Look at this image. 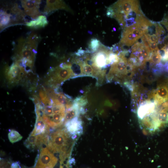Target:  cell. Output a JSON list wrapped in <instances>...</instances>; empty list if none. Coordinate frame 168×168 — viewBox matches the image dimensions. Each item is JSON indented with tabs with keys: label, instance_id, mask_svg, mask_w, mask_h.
<instances>
[{
	"label": "cell",
	"instance_id": "obj_1",
	"mask_svg": "<svg viewBox=\"0 0 168 168\" xmlns=\"http://www.w3.org/2000/svg\"><path fill=\"white\" fill-rule=\"evenodd\" d=\"M39 39L36 34L32 33L26 38L19 39L16 45L14 62L24 68L27 73L33 67Z\"/></svg>",
	"mask_w": 168,
	"mask_h": 168
},
{
	"label": "cell",
	"instance_id": "obj_2",
	"mask_svg": "<svg viewBox=\"0 0 168 168\" xmlns=\"http://www.w3.org/2000/svg\"><path fill=\"white\" fill-rule=\"evenodd\" d=\"M72 144L69 134L65 128L59 129L50 135L47 148L53 153H59L60 160H65L69 158Z\"/></svg>",
	"mask_w": 168,
	"mask_h": 168
},
{
	"label": "cell",
	"instance_id": "obj_3",
	"mask_svg": "<svg viewBox=\"0 0 168 168\" xmlns=\"http://www.w3.org/2000/svg\"><path fill=\"white\" fill-rule=\"evenodd\" d=\"M72 67L70 63H62L58 66L50 69L47 74L49 84L56 88L64 81L76 77Z\"/></svg>",
	"mask_w": 168,
	"mask_h": 168
},
{
	"label": "cell",
	"instance_id": "obj_4",
	"mask_svg": "<svg viewBox=\"0 0 168 168\" xmlns=\"http://www.w3.org/2000/svg\"><path fill=\"white\" fill-rule=\"evenodd\" d=\"M40 151L36 157L34 168H54L58 162V158L47 147H43Z\"/></svg>",
	"mask_w": 168,
	"mask_h": 168
},
{
	"label": "cell",
	"instance_id": "obj_5",
	"mask_svg": "<svg viewBox=\"0 0 168 168\" xmlns=\"http://www.w3.org/2000/svg\"><path fill=\"white\" fill-rule=\"evenodd\" d=\"M144 34L143 30L139 24L136 23L130 26L126 27L120 41L127 46L132 45Z\"/></svg>",
	"mask_w": 168,
	"mask_h": 168
},
{
	"label": "cell",
	"instance_id": "obj_6",
	"mask_svg": "<svg viewBox=\"0 0 168 168\" xmlns=\"http://www.w3.org/2000/svg\"><path fill=\"white\" fill-rule=\"evenodd\" d=\"M26 73L24 68L15 62L10 67H6L5 69L6 79L11 84L18 83Z\"/></svg>",
	"mask_w": 168,
	"mask_h": 168
},
{
	"label": "cell",
	"instance_id": "obj_7",
	"mask_svg": "<svg viewBox=\"0 0 168 168\" xmlns=\"http://www.w3.org/2000/svg\"><path fill=\"white\" fill-rule=\"evenodd\" d=\"M40 0H21V5L26 15L33 20L41 15L39 10Z\"/></svg>",
	"mask_w": 168,
	"mask_h": 168
},
{
	"label": "cell",
	"instance_id": "obj_8",
	"mask_svg": "<svg viewBox=\"0 0 168 168\" xmlns=\"http://www.w3.org/2000/svg\"><path fill=\"white\" fill-rule=\"evenodd\" d=\"M64 124L65 129L69 134L72 135L71 138L73 139L76 137L77 135H80L83 132L82 122L78 117L74 118Z\"/></svg>",
	"mask_w": 168,
	"mask_h": 168
},
{
	"label": "cell",
	"instance_id": "obj_9",
	"mask_svg": "<svg viewBox=\"0 0 168 168\" xmlns=\"http://www.w3.org/2000/svg\"><path fill=\"white\" fill-rule=\"evenodd\" d=\"M58 9H63L72 12L71 9L62 0H47L44 7V12L49 14L51 12Z\"/></svg>",
	"mask_w": 168,
	"mask_h": 168
},
{
	"label": "cell",
	"instance_id": "obj_10",
	"mask_svg": "<svg viewBox=\"0 0 168 168\" xmlns=\"http://www.w3.org/2000/svg\"><path fill=\"white\" fill-rule=\"evenodd\" d=\"M36 120L34 128L30 133L37 135L48 133L50 134V128L40 116H36Z\"/></svg>",
	"mask_w": 168,
	"mask_h": 168
},
{
	"label": "cell",
	"instance_id": "obj_11",
	"mask_svg": "<svg viewBox=\"0 0 168 168\" xmlns=\"http://www.w3.org/2000/svg\"><path fill=\"white\" fill-rule=\"evenodd\" d=\"M48 24L47 18L45 15H40L36 19L26 23L27 27L32 29H39L43 28Z\"/></svg>",
	"mask_w": 168,
	"mask_h": 168
},
{
	"label": "cell",
	"instance_id": "obj_12",
	"mask_svg": "<svg viewBox=\"0 0 168 168\" xmlns=\"http://www.w3.org/2000/svg\"><path fill=\"white\" fill-rule=\"evenodd\" d=\"M37 135L31 133L24 143V145L31 151H33L36 148Z\"/></svg>",
	"mask_w": 168,
	"mask_h": 168
},
{
	"label": "cell",
	"instance_id": "obj_13",
	"mask_svg": "<svg viewBox=\"0 0 168 168\" xmlns=\"http://www.w3.org/2000/svg\"><path fill=\"white\" fill-rule=\"evenodd\" d=\"M8 138L10 142L13 143L21 140L22 139V137L17 131L11 129L9 130Z\"/></svg>",
	"mask_w": 168,
	"mask_h": 168
},
{
	"label": "cell",
	"instance_id": "obj_14",
	"mask_svg": "<svg viewBox=\"0 0 168 168\" xmlns=\"http://www.w3.org/2000/svg\"><path fill=\"white\" fill-rule=\"evenodd\" d=\"M99 46V41L96 39H92L90 45V48L92 51H96Z\"/></svg>",
	"mask_w": 168,
	"mask_h": 168
}]
</instances>
